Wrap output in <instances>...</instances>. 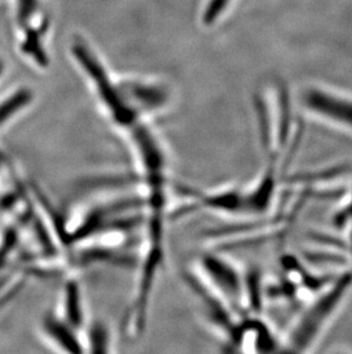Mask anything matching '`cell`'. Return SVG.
<instances>
[{"instance_id":"3957f363","label":"cell","mask_w":352,"mask_h":354,"mask_svg":"<svg viewBox=\"0 0 352 354\" xmlns=\"http://www.w3.org/2000/svg\"><path fill=\"white\" fill-rule=\"evenodd\" d=\"M195 272L238 315H246L243 305L244 274L233 261L219 251H208L198 258Z\"/></svg>"},{"instance_id":"8992f818","label":"cell","mask_w":352,"mask_h":354,"mask_svg":"<svg viewBox=\"0 0 352 354\" xmlns=\"http://www.w3.org/2000/svg\"><path fill=\"white\" fill-rule=\"evenodd\" d=\"M63 320L76 328L80 334L87 324L86 306L83 289L76 279H69L61 289L60 301L57 311Z\"/></svg>"},{"instance_id":"277c9868","label":"cell","mask_w":352,"mask_h":354,"mask_svg":"<svg viewBox=\"0 0 352 354\" xmlns=\"http://www.w3.org/2000/svg\"><path fill=\"white\" fill-rule=\"evenodd\" d=\"M73 54L76 55L79 64L86 69L87 75L93 80L99 97L116 127L127 132L130 127L139 123L141 118L128 106L121 92L117 90V87L110 82L104 67L97 57L90 53V50L85 45L77 44L73 46Z\"/></svg>"},{"instance_id":"7a4b0ae2","label":"cell","mask_w":352,"mask_h":354,"mask_svg":"<svg viewBox=\"0 0 352 354\" xmlns=\"http://www.w3.org/2000/svg\"><path fill=\"white\" fill-rule=\"evenodd\" d=\"M299 101L311 118L352 133V93L322 84H310L301 91Z\"/></svg>"},{"instance_id":"9c48e42d","label":"cell","mask_w":352,"mask_h":354,"mask_svg":"<svg viewBox=\"0 0 352 354\" xmlns=\"http://www.w3.org/2000/svg\"><path fill=\"white\" fill-rule=\"evenodd\" d=\"M31 93L28 90L17 91L12 97L0 102V127L13 118L19 111H22L28 104H30Z\"/></svg>"},{"instance_id":"8fae6325","label":"cell","mask_w":352,"mask_h":354,"mask_svg":"<svg viewBox=\"0 0 352 354\" xmlns=\"http://www.w3.org/2000/svg\"><path fill=\"white\" fill-rule=\"evenodd\" d=\"M3 73V64H0V75Z\"/></svg>"},{"instance_id":"30bf717a","label":"cell","mask_w":352,"mask_h":354,"mask_svg":"<svg viewBox=\"0 0 352 354\" xmlns=\"http://www.w3.org/2000/svg\"><path fill=\"white\" fill-rule=\"evenodd\" d=\"M230 1L231 0H210L206 10H205V15H204L205 22L213 24L214 21L217 20L219 15L226 10Z\"/></svg>"},{"instance_id":"5b68a950","label":"cell","mask_w":352,"mask_h":354,"mask_svg":"<svg viewBox=\"0 0 352 354\" xmlns=\"http://www.w3.org/2000/svg\"><path fill=\"white\" fill-rule=\"evenodd\" d=\"M40 335L50 348L61 353H85L83 337L76 328L57 312H48L40 321Z\"/></svg>"},{"instance_id":"6da1fadb","label":"cell","mask_w":352,"mask_h":354,"mask_svg":"<svg viewBox=\"0 0 352 354\" xmlns=\"http://www.w3.org/2000/svg\"><path fill=\"white\" fill-rule=\"evenodd\" d=\"M351 289L352 272L344 271L319 291L317 297L310 301L289 329L286 350L294 353L313 351L342 308Z\"/></svg>"},{"instance_id":"ba28073f","label":"cell","mask_w":352,"mask_h":354,"mask_svg":"<svg viewBox=\"0 0 352 354\" xmlns=\"http://www.w3.org/2000/svg\"><path fill=\"white\" fill-rule=\"evenodd\" d=\"M85 353H110L113 352V335L109 324L106 321H87L83 333Z\"/></svg>"},{"instance_id":"52a82bcc","label":"cell","mask_w":352,"mask_h":354,"mask_svg":"<svg viewBox=\"0 0 352 354\" xmlns=\"http://www.w3.org/2000/svg\"><path fill=\"white\" fill-rule=\"evenodd\" d=\"M124 99L135 114L140 118L142 113L156 111L166 104L167 93L160 87L144 84H128L123 91Z\"/></svg>"}]
</instances>
